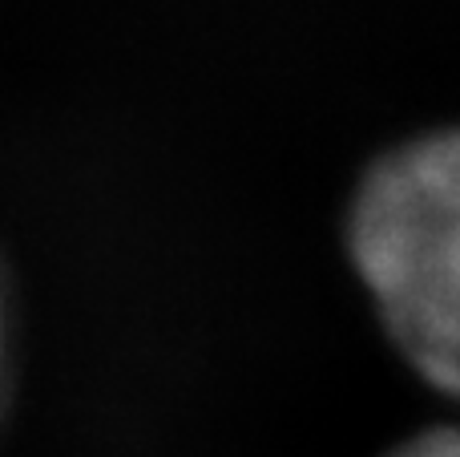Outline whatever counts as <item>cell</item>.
<instances>
[{"mask_svg": "<svg viewBox=\"0 0 460 457\" xmlns=\"http://www.w3.org/2000/svg\"><path fill=\"white\" fill-rule=\"evenodd\" d=\"M392 457H460V429H432V434L412 437Z\"/></svg>", "mask_w": 460, "mask_h": 457, "instance_id": "cell-2", "label": "cell"}, {"mask_svg": "<svg viewBox=\"0 0 460 457\" xmlns=\"http://www.w3.org/2000/svg\"><path fill=\"white\" fill-rule=\"evenodd\" d=\"M348 247L408 364L460 397V130L416 138L367 170Z\"/></svg>", "mask_w": 460, "mask_h": 457, "instance_id": "cell-1", "label": "cell"}]
</instances>
